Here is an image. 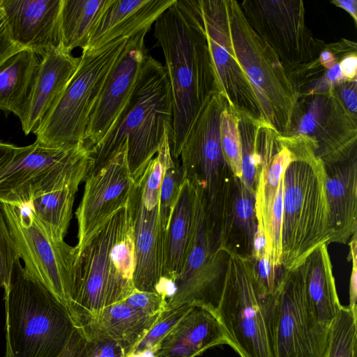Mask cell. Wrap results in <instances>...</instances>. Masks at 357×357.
Instances as JSON below:
<instances>
[{"label":"cell","mask_w":357,"mask_h":357,"mask_svg":"<svg viewBox=\"0 0 357 357\" xmlns=\"http://www.w3.org/2000/svg\"><path fill=\"white\" fill-rule=\"evenodd\" d=\"M172 100L171 155L178 161L187 133L216 92L214 70L198 0H175L154 23Z\"/></svg>","instance_id":"1"},{"label":"cell","mask_w":357,"mask_h":357,"mask_svg":"<svg viewBox=\"0 0 357 357\" xmlns=\"http://www.w3.org/2000/svg\"><path fill=\"white\" fill-rule=\"evenodd\" d=\"M135 243L128 202L109 217L77 253L73 298L67 307L79 328L135 290Z\"/></svg>","instance_id":"2"},{"label":"cell","mask_w":357,"mask_h":357,"mask_svg":"<svg viewBox=\"0 0 357 357\" xmlns=\"http://www.w3.org/2000/svg\"><path fill=\"white\" fill-rule=\"evenodd\" d=\"M167 132L169 140L170 84L165 66L149 54L128 100L105 136L91 149L93 163L86 177L127 146L128 165L136 179L157 153Z\"/></svg>","instance_id":"3"},{"label":"cell","mask_w":357,"mask_h":357,"mask_svg":"<svg viewBox=\"0 0 357 357\" xmlns=\"http://www.w3.org/2000/svg\"><path fill=\"white\" fill-rule=\"evenodd\" d=\"M6 357H56L75 327L67 307L20 260L4 291Z\"/></svg>","instance_id":"4"},{"label":"cell","mask_w":357,"mask_h":357,"mask_svg":"<svg viewBox=\"0 0 357 357\" xmlns=\"http://www.w3.org/2000/svg\"><path fill=\"white\" fill-rule=\"evenodd\" d=\"M325 178V165L316 156L293 160L283 173L281 264L285 271L331 243Z\"/></svg>","instance_id":"5"},{"label":"cell","mask_w":357,"mask_h":357,"mask_svg":"<svg viewBox=\"0 0 357 357\" xmlns=\"http://www.w3.org/2000/svg\"><path fill=\"white\" fill-rule=\"evenodd\" d=\"M227 5L235 54L255 92L261 120L287 137L299 99L296 82L274 50L249 25L238 1L227 0Z\"/></svg>","instance_id":"6"},{"label":"cell","mask_w":357,"mask_h":357,"mask_svg":"<svg viewBox=\"0 0 357 357\" xmlns=\"http://www.w3.org/2000/svg\"><path fill=\"white\" fill-rule=\"evenodd\" d=\"M129 38L115 40L98 50H82L74 75L33 131L37 142L50 147L83 142L91 112Z\"/></svg>","instance_id":"7"},{"label":"cell","mask_w":357,"mask_h":357,"mask_svg":"<svg viewBox=\"0 0 357 357\" xmlns=\"http://www.w3.org/2000/svg\"><path fill=\"white\" fill-rule=\"evenodd\" d=\"M93 163L83 142L50 147L36 141L16 146L0 169V203L24 206L35 197L84 181Z\"/></svg>","instance_id":"8"},{"label":"cell","mask_w":357,"mask_h":357,"mask_svg":"<svg viewBox=\"0 0 357 357\" xmlns=\"http://www.w3.org/2000/svg\"><path fill=\"white\" fill-rule=\"evenodd\" d=\"M272 305L273 295H263L257 285L250 259L229 256L216 315L241 357H274Z\"/></svg>","instance_id":"9"},{"label":"cell","mask_w":357,"mask_h":357,"mask_svg":"<svg viewBox=\"0 0 357 357\" xmlns=\"http://www.w3.org/2000/svg\"><path fill=\"white\" fill-rule=\"evenodd\" d=\"M170 154L166 133L155 155L134 180L128 200L135 243L133 283L140 291L156 293L163 278L165 232L159 215V195L165 163Z\"/></svg>","instance_id":"10"},{"label":"cell","mask_w":357,"mask_h":357,"mask_svg":"<svg viewBox=\"0 0 357 357\" xmlns=\"http://www.w3.org/2000/svg\"><path fill=\"white\" fill-rule=\"evenodd\" d=\"M0 208L25 271L67 307L73 294L75 247L54 238L29 208L8 203Z\"/></svg>","instance_id":"11"},{"label":"cell","mask_w":357,"mask_h":357,"mask_svg":"<svg viewBox=\"0 0 357 357\" xmlns=\"http://www.w3.org/2000/svg\"><path fill=\"white\" fill-rule=\"evenodd\" d=\"M271 321L274 357H327L331 326L314 314L300 266L284 271L273 295Z\"/></svg>","instance_id":"12"},{"label":"cell","mask_w":357,"mask_h":357,"mask_svg":"<svg viewBox=\"0 0 357 357\" xmlns=\"http://www.w3.org/2000/svg\"><path fill=\"white\" fill-rule=\"evenodd\" d=\"M223 102L217 92L210 96L191 125L179 155L183 178L199 192L206 215L213 210L234 176L220 143Z\"/></svg>","instance_id":"13"},{"label":"cell","mask_w":357,"mask_h":357,"mask_svg":"<svg viewBox=\"0 0 357 357\" xmlns=\"http://www.w3.org/2000/svg\"><path fill=\"white\" fill-rule=\"evenodd\" d=\"M253 31L274 50L291 74L317 59L326 43L314 37L301 0L238 2Z\"/></svg>","instance_id":"14"},{"label":"cell","mask_w":357,"mask_h":357,"mask_svg":"<svg viewBox=\"0 0 357 357\" xmlns=\"http://www.w3.org/2000/svg\"><path fill=\"white\" fill-rule=\"evenodd\" d=\"M292 135L308 137L324 165L342 162L357 153V115L344 107L335 88L303 95L288 136Z\"/></svg>","instance_id":"15"},{"label":"cell","mask_w":357,"mask_h":357,"mask_svg":"<svg viewBox=\"0 0 357 357\" xmlns=\"http://www.w3.org/2000/svg\"><path fill=\"white\" fill-rule=\"evenodd\" d=\"M198 1L214 70L216 92L238 113L261 120L255 92L233 47L227 0Z\"/></svg>","instance_id":"16"},{"label":"cell","mask_w":357,"mask_h":357,"mask_svg":"<svg viewBox=\"0 0 357 357\" xmlns=\"http://www.w3.org/2000/svg\"><path fill=\"white\" fill-rule=\"evenodd\" d=\"M229 255L208 232L204 208L184 267L175 280V291L165 310L200 305L216 313L225 281Z\"/></svg>","instance_id":"17"},{"label":"cell","mask_w":357,"mask_h":357,"mask_svg":"<svg viewBox=\"0 0 357 357\" xmlns=\"http://www.w3.org/2000/svg\"><path fill=\"white\" fill-rule=\"evenodd\" d=\"M127 149L84 180V194L76 211L77 253L100 225L128 202L134 180L128 165Z\"/></svg>","instance_id":"18"},{"label":"cell","mask_w":357,"mask_h":357,"mask_svg":"<svg viewBox=\"0 0 357 357\" xmlns=\"http://www.w3.org/2000/svg\"><path fill=\"white\" fill-rule=\"evenodd\" d=\"M144 30L130 37L104 84L90 116L83 143L91 149L105 136L128 100L149 55Z\"/></svg>","instance_id":"19"},{"label":"cell","mask_w":357,"mask_h":357,"mask_svg":"<svg viewBox=\"0 0 357 357\" xmlns=\"http://www.w3.org/2000/svg\"><path fill=\"white\" fill-rule=\"evenodd\" d=\"M207 229L229 256L251 258L257 229L255 194L241 178L231 177Z\"/></svg>","instance_id":"20"},{"label":"cell","mask_w":357,"mask_h":357,"mask_svg":"<svg viewBox=\"0 0 357 357\" xmlns=\"http://www.w3.org/2000/svg\"><path fill=\"white\" fill-rule=\"evenodd\" d=\"M62 0H1L13 41L43 56L61 47Z\"/></svg>","instance_id":"21"},{"label":"cell","mask_w":357,"mask_h":357,"mask_svg":"<svg viewBox=\"0 0 357 357\" xmlns=\"http://www.w3.org/2000/svg\"><path fill=\"white\" fill-rule=\"evenodd\" d=\"M80 56L61 47L47 51L40 61L34 82L20 122L26 135L41 122L76 72Z\"/></svg>","instance_id":"22"},{"label":"cell","mask_w":357,"mask_h":357,"mask_svg":"<svg viewBox=\"0 0 357 357\" xmlns=\"http://www.w3.org/2000/svg\"><path fill=\"white\" fill-rule=\"evenodd\" d=\"M221 344H229V340L216 313L192 305L151 354L153 357H196Z\"/></svg>","instance_id":"23"},{"label":"cell","mask_w":357,"mask_h":357,"mask_svg":"<svg viewBox=\"0 0 357 357\" xmlns=\"http://www.w3.org/2000/svg\"><path fill=\"white\" fill-rule=\"evenodd\" d=\"M202 209L199 192L183 178L165 234L162 278L175 282L180 275L191 250Z\"/></svg>","instance_id":"24"},{"label":"cell","mask_w":357,"mask_h":357,"mask_svg":"<svg viewBox=\"0 0 357 357\" xmlns=\"http://www.w3.org/2000/svg\"><path fill=\"white\" fill-rule=\"evenodd\" d=\"M325 172L331 243L346 244L357 231V153Z\"/></svg>","instance_id":"25"},{"label":"cell","mask_w":357,"mask_h":357,"mask_svg":"<svg viewBox=\"0 0 357 357\" xmlns=\"http://www.w3.org/2000/svg\"><path fill=\"white\" fill-rule=\"evenodd\" d=\"M175 0H113L97 23L86 47L94 50L115 40L150 30Z\"/></svg>","instance_id":"26"},{"label":"cell","mask_w":357,"mask_h":357,"mask_svg":"<svg viewBox=\"0 0 357 357\" xmlns=\"http://www.w3.org/2000/svg\"><path fill=\"white\" fill-rule=\"evenodd\" d=\"M158 317L147 315L122 301L103 308L77 329L85 340L107 338L116 342L129 356Z\"/></svg>","instance_id":"27"},{"label":"cell","mask_w":357,"mask_h":357,"mask_svg":"<svg viewBox=\"0 0 357 357\" xmlns=\"http://www.w3.org/2000/svg\"><path fill=\"white\" fill-rule=\"evenodd\" d=\"M327 246L324 244L317 248L299 266L309 305L317 319L330 327L342 305Z\"/></svg>","instance_id":"28"},{"label":"cell","mask_w":357,"mask_h":357,"mask_svg":"<svg viewBox=\"0 0 357 357\" xmlns=\"http://www.w3.org/2000/svg\"><path fill=\"white\" fill-rule=\"evenodd\" d=\"M40 61L32 50L24 48L0 66V109L20 119L25 109Z\"/></svg>","instance_id":"29"},{"label":"cell","mask_w":357,"mask_h":357,"mask_svg":"<svg viewBox=\"0 0 357 357\" xmlns=\"http://www.w3.org/2000/svg\"><path fill=\"white\" fill-rule=\"evenodd\" d=\"M113 0H62L60 13V46L71 52L86 47L103 13Z\"/></svg>","instance_id":"30"},{"label":"cell","mask_w":357,"mask_h":357,"mask_svg":"<svg viewBox=\"0 0 357 357\" xmlns=\"http://www.w3.org/2000/svg\"><path fill=\"white\" fill-rule=\"evenodd\" d=\"M80 183H73L40 195L26 206L56 238L64 240L76 192Z\"/></svg>","instance_id":"31"},{"label":"cell","mask_w":357,"mask_h":357,"mask_svg":"<svg viewBox=\"0 0 357 357\" xmlns=\"http://www.w3.org/2000/svg\"><path fill=\"white\" fill-rule=\"evenodd\" d=\"M239 114L238 130L241 144L242 176L245 186L255 194L260 165L258 134L261 119Z\"/></svg>","instance_id":"32"},{"label":"cell","mask_w":357,"mask_h":357,"mask_svg":"<svg viewBox=\"0 0 357 357\" xmlns=\"http://www.w3.org/2000/svg\"><path fill=\"white\" fill-rule=\"evenodd\" d=\"M357 314L340 307L330 327L327 357H356Z\"/></svg>","instance_id":"33"},{"label":"cell","mask_w":357,"mask_h":357,"mask_svg":"<svg viewBox=\"0 0 357 357\" xmlns=\"http://www.w3.org/2000/svg\"><path fill=\"white\" fill-rule=\"evenodd\" d=\"M238 112L225 99L220 119V134L224 158L234 176H242V156Z\"/></svg>","instance_id":"34"},{"label":"cell","mask_w":357,"mask_h":357,"mask_svg":"<svg viewBox=\"0 0 357 357\" xmlns=\"http://www.w3.org/2000/svg\"><path fill=\"white\" fill-rule=\"evenodd\" d=\"M183 181V174L180 162H175L171 154L169 155L165 163L159 195V215L165 234Z\"/></svg>","instance_id":"35"},{"label":"cell","mask_w":357,"mask_h":357,"mask_svg":"<svg viewBox=\"0 0 357 357\" xmlns=\"http://www.w3.org/2000/svg\"><path fill=\"white\" fill-rule=\"evenodd\" d=\"M192 305H183L177 307L165 310L148 330L141 340L135 344L130 355L137 356L147 351L152 353L162 338L188 312Z\"/></svg>","instance_id":"36"},{"label":"cell","mask_w":357,"mask_h":357,"mask_svg":"<svg viewBox=\"0 0 357 357\" xmlns=\"http://www.w3.org/2000/svg\"><path fill=\"white\" fill-rule=\"evenodd\" d=\"M252 270L257 285L266 296L273 295L278 290L284 269L275 266L267 251L259 257H251Z\"/></svg>","instance_id":"37"},{"label":"cell","mask_w":357,"mask_h":357,"mask_svg":"<svg viewBox=\"0 0 357 357\" xmlns=\"http://www.w3.org/2000/svg\"><path fill=\"white\" fill-rule=\"evenodd\" d=\"M17 248L0 208V287L10 286L15 264L20 260Z\"/></svg>","instance_id":"38"},{"label":"cell","mask_w":357,"mask_h":357,"mask_svg":"<svg viewBox=\"0 0 357 357\" xmlns=\"http://www.w3.org/2000/svg\"><path fill=\"white\" fill-rule=\"evenodd\" d=\"M130 305L149 316L159 315L167 306V299L162 295L135 289L124 300Z\"/></svg>","instance_id":"39"},{"label":"cell","mask_w":357,"mask_h":357,"mask_svg":"<svg viewBox=\"0 0 357 357\" xmlns=\"http://www.w3.org/2000/svg\"><path fill=\"white\" fill-rule=\"evenodd\" d=\"M86 340V357H125L128 354L116 342L107 339Z\"/></svg>","instance_id":"40"},{"label":"cell","mask_w":357,"mask_h":357,"mask_svg":"<svg viewBox=\"0 0 357 357\" xmlns=\"http://www.w3.org/2000/svg\"><path fill=\"white\" fill-rule=\"evenodd\" d=\"M13 40L9 27L1 7L0 0V66L13 54L22 50Z\"/></svg>","instance_id":"41"},{"label":"cell","mask_w":357,"mask_h":357,"mask_svg":"<svg viewBox=\"0 0 357 357\" xmlns=\"http://www.w3.org/2000/svg\"><path fill=\"white\" fill-rule=\"evenodd\" d=\"M335 90L344 107L357 115V79L344 82L336 86Z\"/></svg>","instance_id":"42"},{"label":"cell","mask_w":357,"mask_h":357,"mask_svg":"<svg viewBox=\"0 0 357 357\" xmlns=\"http://www.w3.org/2000/svg\"><path fill=\"white\" fill-rule=\"evenodd\" d=\"M356 232L349 240L350 257L352 261V271L349 282V305L352 312L357 314V239Z\"/></svg>","instance_id":"43"},{"label":"cell","mask_w":357,"mask_h":357,"mask_svg":"<svg viewBox=\"0 0 357 357\" xmlns=\"http://www.w3.org/2000/svg\"><path fill=\"white\" fill-rule=\"evenodd\" d=\"M56 357H86V340L75 328L68 343Z\"/></svg>","instance_id":"44"},{"label":"cell","mask_w":357,"mask_h":357,"mask_svg":"<svg viewBox=\"0 0 357 357\" xmlns=\"http://www.w3.org/2000/svg\"><path fill=\"white\" fill-rule=\"evenodd\" d=\"M340 66L347 81L356 79L357 54L354 53L344 57L339 62Z\"/></svg>","instance_id":"45"},{"label":"cell","mask_w":357,"mask_h":357,"mask_svg":"<svg viewBox=\"0 0 357 357\" xmlns=\"http://www.w3.org/2000/svg\"><path fill=\"white\" fill-rule=\"evenodd\" d=\"M324 79L330 89L335 88L340 84L347 81L339 63L326 70L324 75Z\"/></svg>","instance_id":"46"},{"label":"cell","mask_w":357,"mask_h":357,"mask_svg":"<svg viewBox=\"0 0 357 357\" xmlns=\"http://www.w3.org/2000/svg\"><path fill=\"white\" fill-rule=\"evenodd\" d=\"M266 250V242L263 229L258 225L253 240V249L251 257H259Z\"/></svg>","instance_id":"47"},{"label":"cell","mask_w":357,"mask_h":357,"mask_svg":"<svg viewBox=\"0 0 357 357\" xmlns=\"http://www.w3.org/2000/svg\"><path fill=\"white\" fill-rule=\"evenodd\" d=\"M331 3L346 10L352 17L355 26H357L356 0H333Z\"/></svg>","instance_id":"48"},{"label":"cell","mask_w":357,"mask_h":357,"mask_svg":"<svg viewBox=\"0 0 357 357\" xmlns=\"http://www.w3.org/2000/svg\"><path fill=\"white\" fill-rule=\"evenodd\" d=\"M318 61L320 65L326 70L331 68L334 65L340 62L334 54L325 47L320 52L318 56Z\"/></svg>","instance_id":"49"},{"label":"cell","mask_w":357,"mask_h":357,"mask_svg":"<svg viewBox=\"0 0 357 357\" xmlns=\"http://www.w3.org/2000/svg\"><path fill=\"white\" fill-rule=\"evenodd\" d=\"M16 146L0 142V169L10 159Z\"/></svg>","instance_id":"50"},{"label":"cell","mask_w":357,"mask_h":357,"mask_svg":"<svg viewBox=\"0 0 357 357\" xmlns=\"http://www.w3.org/2000/svg\"><path fill=\"white\" fill-rule=\"evenodd\" d=\"M125 357H133L132 355H129V356H125Z\"/></svg>","instance_id":"51"},{"label":"cell","mask_w":357,"mask_h":357,"mask_svg":"<svg viewBox=\"0 0 357 357\" xmlns=\"http://www.w3.org/2000/svg\"></svg>","instance_id":"52"}]
</instances>
